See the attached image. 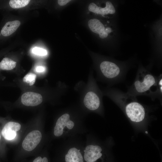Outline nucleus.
<instances>
[{
  "label": "nucleus",
  "mask_w": 162,
  "mask_h": 162,
  "mask_svg": "<svg viewBox=\"0 0 162 162\" xmlns=\"http://www.w3.org/2000/svg\"><path fill=\"white\" fill-rule=\"evenodd\" d=\"M162 86H161L160 87V90L161 91V92H162Z\"/></svg>",
  "instance_id": "nucleus-23"
},
{
  "label": "nucleus",
  "mask_w": 162,
  "mask_h": 162,
  "mask_svg": "<svg viewBox=\"0 0 162 162\" xmlns=\"http://www.w3.org/2000/svg\"><path fill=\"white\" fill-rule=\"evenodd\" d=\"M83 156L84 162H110L106 151L101 145L95 141L90 134L86 136Z\"/></svg>",
  "instance_id": "nucleus-3"
},
{
  "label": "nucleus",
  "mask_w": 162,
  "mask_h": 162,
  "mask_svg": "<svg viewBox=\"0 0 162 162\" xmlns=\"http://www.w3.org/2000/svg\"><path fill=\"white\" fill-rule=\"evenodd\" d=\"M83 103L86 108L88 110L94 111L99 108L100 101L98 97L95 93L89 92L85 96Z\"/></svg>",
  "instance_id": "nucleus-12"
},
{
  "label": "nucleus",
  "mask_w": 162,
  "mask_h": 162,
  "mask_svg": "<svg viewBox=\"0 0 162 162\" xmlns=\"http://www.w3.org/2000/svg\"><path fill=\"white\" fill-rule=\"evenodd\" d=\"M159 84L161 86H162V79H161L159 82Z\"/></svg>",
  "instance_id": "nucleus-22"
},
{
  "label": "nucleus",
  "mask_w": 162,
  "mask_h": 162,
  "mask_svg": "<svg viewBox=\"0 0 162 162\" xmlns=\"http://www.w3.org/2000/svg\"><path fill=\"white\" fill-rule=\"evenodd\" d=\"M20 25V22L18 20L7 22L2 28L1 33L5 37L8 36L15 32Z\"/></svg>",
  "instance_id": "nucleus-13"
},
{
  "label": "nucleus",
  "mask_w": 162,
  "mask_h": 162,
  "mask_svg": "<svg viewBox=\"0 0 162 162\" xmlns=\"http://www.w3.org/2000/svg\"><path fill=\"white\" fill-rule=\"evenodd\" d=\"M84 143L78 136L68 138L54 162H84Z\"/></svg>",
  "instance_id": "nucleus-2"
},
{
  "label": "nucleus",
  "mask_w": 162,
  "mask_h": 162,
  "mask_svg": "<svg viewBox=\"0 0 162 162\" xmlns=\"http://www.w3.org/2000/svg\"><path fill=\"white\" fill-rule=\"evenodd\" d=\"M36 75L35 74L30 73L26 75L23 79V82L29 84V86L33 85L35 81Z\"/></svg>",
  "instance_id": "nucleus-16"
},
{
  "label": "nucleus",
  "mask_w": 162,
  "mask_h": 162,
  "mask_svg": "<svg viewBox=\"0 0 162 162\" xmlns=\"http://www.w3.org/2000/svg\"><path fill=\"white\" fill-rule=\"evenodd\" d=\"M125 111L128 117L133 122H140L144 118L145 109L138 102H133L128 104L125 107Z\"/></svg>",
  "instance_id": "nucleus-6"
},
{
  "label": "nucleus",
  "mask_w": 162,
  "mask_h": 162,
  "mask_svg": "<svg viewBox=\"0 0 162 162\" xmlns=\"http://www.w3.org/2000/svg\"><path fill=\"white\" fill-rule=\"evenodd\" d=\"M21 128V125L18 123L10 122L7 123L2 131V134L4 138L7 140L14 139L16 135V132Z\"/></svg>",
  "instance_id": "nucleus-10"
},
{
  "label": "nucleus",
  "mask_w": 162,
  "mask_h": 162,
  "mask_svg": "<svg viewBox=\"0 0 162 162\" xmlns=\"http://www.w3.org/2000/svg\"><path fill=\"white\" fill-rule=\"evenodd\" d=\"M16 62L7 58H4L0 62V69L3 70H11L16 66Z\"/></svg>",
  "instance_id": "nucleus-14"
},
{
  "label": "nucleus",
  "mask_w": 162,
  "mask_h": 162,
  "mask_svg": "<svg viewBox=\"0 0 162 162\" xmlns=\"http://www.w3.org/2000/svg\"><path fill=\"white\" fill-rule=\"evenodd\" d=\"M123 1L115 0L107 1L104 6L97 5L92 2L90 4L89 10L96 14L99 15L104 18L108 19L118 20V8Z\"/></svg>",
  "instance_id": "nucleus-4"
},
{
  "label": "nucleus",
  "mask_w": 162,
  "mask_h": 162,
  "mask_svg": "<svg viewBox=\"0 0 162 162\" xmlns=\"http://www.w3.org/2000/svg\"><path fill=\"white\" fill-rule=\"evenodd\" d=\"M155 1H155V2H156L157 4H158L159 5H160V6L162 5V3H161V1H160L158 0V1H157V0H156Z\"/></svg>",
  "instance_id": "nucleus-21"
},
{
  "label": "nucleus",
  "mask_w": 162,
  "mask_h": 162,
  "mask_svg": "<svg viewBox=\"0 0 162 162\" xmlns=\"http://www.w3.org/2000/svg\"><path fill=\"white\" fill-rule=\"evenodd\" d=\"M30 2V0H11L10 1L9 4L13 8H20L25 7Z\"/></svg>",
  "instance_id": "nucleus-15"
},
{
  "label": "nucleus",
  "mask_w": 162,
  "mask_h": 162,
  "mask_svg": "<svg viewBox=\"0 0 162 162\" xmlns=\"http://www.w3.org/2000/svg\"><path fill=\"white\" fill-rule=\"evenodd\" d=\"M155 83L154 77L151 74H148L144 77L142 82L137 80L134 82V86L137 92L143 93L149 90L150 87Z\"/></svg>",
  "instance_id": "nucleus-11"
},
{
  "label": "nucleus",
  "mask_w": 162,
  "mask_h": 162,
  "mask_svg": "<svg viewBox=\"0 0 162 162\" xmlns=\"http://www.w3.org/2000/svg\"><path fill=\"white\" fill-rule=\"evenodd\" d=\"M0 138H1V136H0Z\"/></svg>",
  "instance_id": "nucleus-24"
},
{
  "label": "nucleus",
  "mask_w": 162,
  "mask_h": 162,
  "mask_svg": "<svg viewBox=\"0 0 162 162\" xmlns=\"http://www.w3.org/2000/svg\"><path fill=\"white\" fill-rule=\"evenodd\" d=\"M148 28L150 42L152 50L160 53L162 47V14L154 22L146 25Z\"/></svg>",
  "instance_id": "nucleus-5"
},
{
  "label": "nucleus",
  "mask_w": 162,
  "mask_h": 162,
  "mask_svg": "<svg viewBox=\"0 0 162 162\" xmlns=\"http://www.w3.org/2000/svg\"><path fill=\"white\" fill-rule=\"evenodd\" d=\"M70 1V0H58V3L59 5L62 6L66 5Z\"/></svg>",
  "instance_id": "nucleus-19"
},
{
  "label": "nucleus",
  "mask_w": 162,
  "mask_h": 162,
  "mask_svg": "<svg viewBox=\"0 0 162 162\" xmlns=\"http://www.w3.org/2000/svg\"><path fill=\"white\" fill-rule=\"evenodd\" d=\"M32 162H50L47 155L39 156L34 158Z\"/></svg>",
  "instance_id": "nucleus-18"
},
{
  "label": "nucleus",
  "mask_w": 162,
  "mask_h": 162,
  "mask_svg": "<svg viewBox=\"0 0 162 162\" xmlns=\"http://www.w3.org/2000/svg\"><path fill=\"white\" fill-rule=\"evenodd\" d=\"M45 70V68L42 66H38L35 69L36 71L39 73L43 72Z\"/></svg>",
  "instance_id": "nucleus-20"
},
{
  "label": "nucleus",
  "mask_w": 162,
  "mask_h": 162,
  "mask_svg": "<svg viewBox=\"0 0 162 162\" xmlns=\"http://www.w3.org/2000/svg\"><path fill=\"white\" fill-rule=\"evenodd\" d=\"M42 135L38 130H34L29 133L23 140L22 146L26 151L30 152L34 150L40 142Z\"/></svg>",
  "instance_id": "nucleus-8"
},
{
  "label": "nucleus",
  "mask_w": 162,
  "mask_h": 162,
  "mask_svg": "<svg viewBox=\"0 0 162 162\" xmlns=\"http://www.w3.org/2000/svg\"><path fill=\"white\" fill-rule=\"evenodd\" d=\"M32 52L36 54L41 56H44L47 55V51L43 49L35 47L33 48L32 50Z\"/></svg>",
  "instance_id": "nucleus-17"
},
{
  "label": "nucleus",
  "mask_w": 162,
  "mask_h": 162,
  "mask_svg": "<svg viewBox=\"0 0 162 162\" xmlns=\"http://www.w3.org/2000/svg\"><path fill=\"white\" fill-rule=\"evenodd\" d=\"M41 95L38 93L27 92L22 95L21 101L24 105L27 106H35L40 104L42 101Z\"/></svg>",
  "instance_id": "nucleus-9"
},
{
  "label": "nucleus",
  "mask_w": 162,
  "mask_h": 162,
  "mask_svg": "<svg viewBox=\"0 0 162 162\" xmlns=\"http://www.w3.org/2000/svg\"><path fill=\"white\" fill-rule=\"evenodd\" d=\"M87 131L81 121L73 119L69 113H65L57 119L53 133L55 136L68 138L78 136Z\"/></svg>",
  "instance_id": "nucleus-1"
},
{
  "label": "nucleus",
  "mask_w": 162,
  "mask_h": 162,
  "mask_svg": "<svg viewBox=\"0 0 162 162\" xmlns=\"http://www.w3.org/2000/svg\"><path fill=\"white\" fill-rule=\"evenodd\" d=\"M120 66L114 61H104L100 64V70L104 76L108 78L117 76L121 71Z\"/></svg>",
  "instance_id": "nucleus-7"
}]
</instances>
